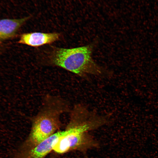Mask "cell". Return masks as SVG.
<instances>
[{
  "label": "cell",
  "mask_w": 158,
  "mask_h": 158,
  "mask_svg": "<svg viewBox=\"0 0 158 158\" xmlns=\"http://www.w3.org/2000/svg\"><path fill=\"white\" fill-rule=\"evenodd\" d=\"M91 44L71 49L58 48L51 57L53 63L83 77L92 75H100L104 71L93 59Z\"/></svg>",
  "instance_id": "obj_2"
},
{
  "label": "cell",
  "mask_w": 158,
  "mask_h": 158,
  "mask_svg": "<svg viewBox=\"0 0 158 158\" xmlns=\"http://www.w3.org/2000/svg\"><path fill=\"white\" fill-rule=\"evenodd\" d=\"M45 104L33 121L29 139L34 146L55 133L65 111V103L59 99L48 100Z\"/></svg>",
  "instance_id": "obj_3"
},
{
  "label": "cell",
  "mask_w": 158,
  "mask_h": 158,
  "mask_svg": "<svg viewBox=\"0 0 158 158\" xmlns=\"http://www.w3.org/2000/svg\"><path fill=\"white\" fill-rule=\"evenodd\" d=\"M61 133V131L55 133L34 146L27 153L26 158H43L53 150Z\"/></svg>",
  "instance_id": "obj_6"
},
{
  "label": "cell",
  "mask_w": 158,
  "mask_h": 158,
  "mask_svg": "<svg viewBox=\"0 0 158 158\" xmlns=\"http://www.w3.org/2000/svg\"><path fill=\"white\" fill-rule=\"evenodd\" d=\"M107 122L106 117L90 111L83 105H76L72 112L67 128L61 131L53 150L62 154L75 150L85 151L97 146V142L89 132Z\"/></svg>",
  "instance_id": "obj_1"
},
{
  "label": "cell",
  "mask_w": 158,
  "mask_h": 158,
  "mask_svg": "<svg viewBox=\"0 0 158 158\" xmlns=\"http://www.w3.org/2000/svg\"><path fill=\"white\" fill-rule=\"evenodd\" d=\"M60 35L58 33L34 32L22 34L18 43L37 47L51 43L58 40Z\"/></svg>",
  "instance_id": "obj_4"
},
{
  "label": "cell",
  "mask_w": 158,
  "mask_h": 158,
  "mask_svg": "<svg viewBox=\"0 0 158 158\" xmlns=\"http://www.w3.org/2000/svg\"><path fill=\"white\" fill-rule=\"evenodd\" d=\"M31 17L29 16L20 19L0 20V44L15 36L19 28Z\"/></svg>",
  "instance_id": "obj_5"
}]
</instances>
